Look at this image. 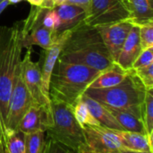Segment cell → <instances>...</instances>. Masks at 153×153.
<instances>
[{
  "label": "cell",
  "mask_w": 153,
  "mask_h": 153,
  "mask_svg": "<svg viewBox=\"0 0 153 153\" xmlns=\"http://www.w3.org/2000/svg\"><path fill=\"white\" fill-rule=\"evenodd\" d=\"M57 60L84 65L99 71H103L115 63L97 28L83 22L70 31Z\"/></svg>",
  "instance_id": "6da1fadb"
},
{
  "label": "cell",
  "mask_w": 153,
  "mask_h": 153,
  "mask_svg": "<svg viewBox=\"0 0 153 153\" xmlns=\"http://www.w3.org/2000/svg\"><path fill=\"white\" fill-rule=\"evenodd\" d=\"M22 22L0 27V116L4 124L16 73L22 60Z\"/></svg>",
  "instance_id": "7a4b0ae2"
},
{
  "label": "cell",
  "mask_w": 153,
  "mask_h": 153,
  "mask_svg": "<svg viewBox=\"0 0 153 153\" xmlns=\"http://www.w3.org/2000/svg\"><path fill=\"white\" fill-rule=\"evenodd\" d=\"M100 72L84 65L57 60L50 76V100L60 101L73 106Z\"/></svg>",
  "instance_id": "3957f363"
},
{
  "label": "cell",
  "mask_w": 153,
  "mask_h": 153,
  "mask_svg": "<svg viewBox=\"0 0 153 153\" xmlns=\"http://www.w3.org/2000/svg\"><path fill=\"white\" fill-rule=\"evenodd\" d=\"M146 90V87L132 69L118 85L108 88H87L84 95L107 107L127 111L142 119Z\"/></svg>",
  "instance_id": "277c9868"
},
{
  "label": "cell",
  "mask_w": 153,
  "mask_h": 153,
  "mask_svg": "<svg viewBox=\"0 0 153 153\" xmlns=\"http://www.w3.org/2000/svg\"><path fill=\"white\" fill-rule=\"evenodd\" d=\"M50 106L53 124L46 132L48 137L78 153L84 143V134L74 115L72 106L56 100H50Z\"/></svg>",
  "instance_id": "5b68a950"
},
{
  "label": "cell",
  "mask_w": 153,
  "mask_h": 153,
  "mask_svg": "<svg viewBox=\"0 0 153 153\" xmlns=\"http://www.w3.org/2000/svg\"><path fill=\"white\" fill-rule=\"evenodd\" d=\"M129 19L126 0H91L83 23L95 27Z\"/></svg>",
  "instance_id": "8992f818"
},
{
  "label": "cell",
  "mask_w": 153,
  "mask_h": 153,
  "mask_svg": "<svg viewBox=\"0 0 153 153\" xmlns=\"http://www.w3.org/2000/svg\"><path fill=\"white\" fill-rule=\"evenodd\" d=\"M46 8L33 6L27 18L22 22V48H32L37 45L44 50H48L55 41L56 36L48 30L42 23V16Z\"/></svg>",
  "instance_id": "52a82bcc"
},
{
  "label": "cell",
  "mask_w": 153,
  "mask_h": 153,
  "mask_svg": "<svg viewBox=\"0 0 153 153\" xmlns=\"http://www.w3.org/2000/svg\"><path fill=\"white\" fill-rule=\"evenodd\" d=\"M84 143L78 153H118L121 140L114 130L101 125L82 126Z\"/></svg>",
  "instance_id": "ba28073f"
},
{
  "label": "cell",
  "mask_w": 153,
  "mask_h": 153,
  "mask_svg": "<svg viewBox=\"0 0 153 153\" xmlns=\"http://www.w3.org/2000/svg\"><path fill=\"white\" fill-rule=\"evenodd\" d=\"M32 104L33 100L30 96L22 79L20 64V68L16 73L11 92L4 131L17 130L19 122Z\"/></svg>",
  "instance_id": "9c48e42d"
},
{
  "label": "cell",
  "mask_w": 153,
  "mask_h": 153,
  "mask_svg": "<svg viewBox=\"0 0 153 153\" xmlns=\"http://www.w3.org/2000/svg\"><path fill=\"white\" fill-rule=\"evenodd\" d=\"M21 72L33 103L47 108H51L50 97L44 93L42 87L41 64L31 60V48L27 49L23 59L21 60Z\"/></svg>",
  "instance_id": "30bf717a"
},
{
  "label": "cell",
  "mask_w": 153,
  "mask_h": 153,
  "mask_svg": "<svg viewBox=\"0 0 153 153\" xmlns=\"http://www.w3.org/2000/svg\"><path fill=\"white\" fill-rule=\"evenodd\" d=\"M134 24L128 21H122L109 24L95 26L112 59L116 63L121 48Z\"/></svg>",
  "instance_id": "8fae6325"
},
{
  "label": "cell",
  "mask_w": 153,
  "mask_h": 153,
  "mask_svg": "<svg viewBox=\"0 0 153 153\" xmlns=\"http://www.w3.org/2000/svg\"><path fill=\"white\" fill-rule=\"evenodd\" d=\"M53 124L51 108L33 103L18 124L17 130L23 134L47 132Z\"/></svg>",
  "instance_id": "7c38bea8"
},
{
  "label": "cell",
  "mask_w": 153,
  "mask_h": 153,
  "mask_svg": "<svg viewBox=\"0 0 153 153\" xmlns=\"http://www.w3.org/2000/svg\"><path fill=\"white\" fill-rule=\"evenodd\" d=\"M70 31H65L58 34L53 44L48 50H44L45 57L43 60V64L41 65V79L44 93L48 96H49V81L52 70L56 62L57 61L62 48L69 36Z\"/></svg>",
  "instance_id": "4fadbf2b"
},
{
  "label": "cell",
  "mask_w": 153,
  "mask_h": 153,
  "mask_svg": "<svg viewBox=\"0 0 153 153\" xmlns=\"http://www.w3.org/2000/svg\"><path fill=\"white\" fill-rule=\"evenodd\" d=\"M142 50L143 49L140 42L139 27L134 25L121 48L116 63L119 65L122 69L126 70H130L132 69L134 62Z\"/></svg>",
  "instance_id": "5bb4252c"
},
{
  "label": "cell",
  "mask_w": 153,
  "mask_h": 153,
  "mask_svg": "<svg viewBox=\"0 0 153 153\" xmlns=\"http://www.w3.org/2000/svg\"><path fill=\"white\" fill-rule=\"evenodd\" d=\"M55 9L59 17V26L56 31V36L82 23L87 14V11L83 7L68 3L58 5L55 7Z\"/></svg>",
  "instance_id": "9a60e30c"
},
{
  "label": "cell",
  "mask_w": 153,
  "mask_h": 153,
  "mask_svg": "<svg viewBox=\"0 0 153 153\" xmlns=\"http://www.w3.org/2000/svg\"><path fill=\"white\" fill-rule=\"evenodd\" d=\"M82 99L86 104V106L89 108L91 115L100 123V124L101 126H104V127L111 129V130L124 131L107 106H103L100 102L96 101L95 99H93L84 94L82 96Z\"/></svg>",
  "instance_id": "2e32d148"
},
{
  "label": "cell",
  "mask_w": 153,
  "mask_h": 153,
  "mask_svg": "<svg viewBox=\"0 0 153 153\" xmlns=\"http://www.w3.org/2000/svg\"><path fill=\"white\" fill-rule=\"evenodd\" d=\"M121 140L122 147L134 151H147L153 153L152 137L140 133L114 130Z\"/></svg>",
  "instance_id": "e0dca14e"
},
{
  "label": "cell",
  "mask_w": 153,
  "mask_h": 153,
  "mask_svg": "<svg viewBox=\"0 0 153 153\" xmlns=\"http://www.w3.org/2000/svg\"><path fill=\"white\" fill-rule=\"evenodd\" d=\"M130 12L129 21L136 26L153 23L152 0H126Z\"/></svg>",
  "instance_id": "ac0fdd59"
},
{
  "label": "cell",
  "mask_w": 153,
  "mask_h": 153,
  "mask_svg": "<svg viewBox=\"0 0 153 153\" xmlns=\"http://www.w3.org/2000/svg\"><path fill=\"white\" fill-rule=\"evenodd\" d=\"M129 70L122 69L117 63L101 71L88 88H108L118 85L126 77Z\"/></svg>",
  "instance_id": "d6986e66"
},
{
  "label": "cell",
  "mask_w": 153,
  "mask_h": 153,
  "mask_svg": "<svg viewBox=\"0 0 153 153\" xmlns=\"http://www.w3.org/2000/svg\"><path fill=\"white\" fill-rule=\"evenodd\" d=\"M108 108L110 111V113L113 115V116L116 118V120L118 122V124H120V126L124 131L147 134L143 120L137 117L136 115L127 111L117 110L110 107Z\"/></svg>",
  "instance_id": "ffe728a7"
},
{
  "label": "cell",
  "mask_w": 153,
  "mask_h": 153,
  "mask_svg": "<svg viewBox=\"0 0 153 153\" xmlns=\"http://www.w3.org/2000/svg\"><path fill=\"white\" fill-rule=\"evenodd\" d=\"M3 142L6 153H25L24 134L20 131H4Z\"/></svg>",
  "instance_id": "44dd1931"
},
{
  "label": "cell",
  "mask_w": 153,
  "mask_h": 153,
  "mask_svg": "<svg viewBox=\"0 0 153 153\" xmlns=\"http://www.w3.org/2000/svg\"><path fill=\"white\" fill-rule=\"evenodd\" d=\"M25 153H44L47 145L46 132H35L24 134Z\"/></svg>",
  "instance_id": "7402d4cb"
},
{
  "label": "cell",
  "mask_w": 153,
  "mask_h": 153,
  "mask_svg": "<svg viewBox=\"0 0 153 153\" xmlns=\"http://www.w3.org/2000/svg\"><path fill=\"white\" fill-rule=\"evenodd\" d=\"M72 107L74 115L82 127L85 125H100L90 112L86 104L82 99V96L74 104Z\"/></svg>",
  "instance_id": "603a6c76"
},
{
  "label": "cell",
  "mask_w": 153,
  "mask_h": 153,
  "mask_svg": "<svg viewBox=\"0 0 153 153\" xmlns=\"http://www.w3.org/2000/svg\"><path fill=\"white\" fill-rule=\"evenodd\" d=\"M142 119L149 137L153 135V88L147 89L143 105Z\"/></svg>",
  "instance_id": "cb8c5ba5"
},
{
  "label": "cell",
  "mask_w": 153,
  "mask_h": 153,
  "mask_svg": "<svg viewBox=\"0 0 153 153\" xmlns=\"http://www.w3.org/2000/svg\"><path fill=\"white\" fill-rule=\"evenodd\" d=\"M42 23L43 25L49 31L55 33L56 36V31L59 26V17L56 9H47L44 12L42 16Z\"/></svg>",
  "instance_id": "d4e9b609"
},
{
  "label": "cell",
  "mask_w": 153,
  "mask_h": 153,
  "mask_svg": "<svg viewBox=\"0 0 153 153\" xmlns=\"http://www.w3.org/2000/svg\"><path fill=\"white\" fill-rule=\"evenodd\" d=\"M138 27L142 49L145 50L153 47V23H146Z\"/></svg>",
  "instance_id": "484cf974"
},
{
  "label": "cell",
  "mask_w": 153,
  "mask_h": 153,
  "mask_svg": "<svg viewBox=\"0 0 153 153\" xmlns=\"http://www.w3.org/2000/svg\"><path fill=\"white\" fill-rule=\"evenodd\" d=\"M136 76L144 85L146 89L153 88V64L147 67L138 68L134 69Z\"/></svg>",
  "instance_id": "4316f807"
},
{
  "label": "cell",
  "mask_w": 153,
  "mask_h": 153,
  "mask_svg": "<svg viewBox=\"0 0 153 153\" xmlns=\"http://www.w3.org/2000/svg\"><path fill=\"white\" fill-rule=\"evenodd\" d=\"M153 64V47L143 50L141 53L138 55L137 59L133 64L132 69H135L138 68L147 67Z\"/></svg>",
  "instance_id": "83f0119b"
},
{
  "label": "cell",
  "mask_w": 153,
  "mask_h": 153,
  "mask_svg": "<svg viewBox=\"0 0 153 153\" xmlns=\"http://www.w3.org/2000/svg\"><path fill=\"white\" fill-rule=\"evenodd\" d=\"M44 153H75L73 151L67 149L66 147L61 145L60 143L53 141L52 139H48L47 141V145L45 148Z\"/></svg>",
  "instance_id": "f1b7e54d"
},
{
  "label": "cell",
  "mask_w": 153,
  "mask_h": 153,
  "mask_svg": "<svg viewBox=\"0 0 153 153\" xmlns=\"http://www.w3.org/2000/svg\"><path fill=\"white\" fill-rule=\"evenodd\" d=\"M66 3H68V4H73V5H79V6H82V7H83V8L87 11L88 8H89V5H90L91 0H67Z\"/></svg>",
  "instance_id": "f546056e"
},
{
  "label": "cell",
  "mask_w": 153,
  "mask_h": 153,
  "mask_svg": "<svg viewBox=\"0 0 153 153\" xmlns=\"http://www.w3.org/2000/svg\"><path fill=\"white\" fill-rule=\"evenodd\" d=\"M41 7H44V8H47V9H54L55 8L52 0H44Z\"/></svg>",
  "instance_id": "4dcf8cb0"
},
{
  "label": "cell",
  "mask_w": 153,
  "mask_h": 153,
  "mask_svg": "<svg viewBox=\"0 0 153 153\" xmlns=\"http://www.w3.org/2000/svg\"><path fill=\"white\" fill-rule=\"evenodd\" d=\"M33 6H41L44 0H26Z\"/></svg>",
  "instance_id": "1f68e13d"
},
{
  "label": "cell",
  "mask_w": 153,
  "mask_h": 153,
  "mask_svg": "<svg viewBox=\"0 0 153 153\" xmlns=\"http://www.w3.org/2000/svg\"><path fill=\"white\" fill-rule=\"evenodd\" d=\"M4 124L2 122L1 116H0V139L4 141Z\"/></svg>",
  "instance_id": "d6a6232c"
},
{
  "label": "cell",
  "mask_w": 153,
  "mask_h": 153,
  "mask_svg": "<svg viewBox=\"0 0 153 153\" xmlns=\"http://www.w3.org/2000/svg\"><path fill=\"white\" fill-rule=\"evenodd\" d=\"M118 153H152V152H147V151H130V150L121 149Z\"/></svg>",
  "instance_id": "836d02e7"
},
{
  "label": "cell",
  "mask_w": 153,
  "mask_h": 153,
  "mask_svg": "<svg viewBox=\"0 0 153 153\" xmlns=\"http://www.w3.org/2000/svg\"><path fill=\"white\" fill-rule=\"evenodd\" d=\"M66 1H67V0H52L53 5H54L55 7H56V6H58V5H63V4H65Z\"/></svg>",
  "instance_id": "e575fe53"
},
{
  "label": "cell",
  "mask_w": 153,
  "mask_h": 153,
  "mask_svg": "<svg viewBox=\"0 0 153 153\" xmlns=\"http://www.w3.org/2000/svg\"><path fill=\"white\" fill-rule=\"evenodd\" d=\"M9 5V3H8V1L7 0H4V1H3L1 4H0V14H1V13L6 8V6Z\"/></svg>",
  "instance_id": "d590c367"
},
{
  "label": "cell",
  "mask_w": 153,
  "mask_h": 153,
  "mask_svg": "<svg viewBox=\"0 0 153 153\" xmlns=\"http://www.w3.org/2000/svg\"><path fill=\"white\" fill-rule=\"evenodd\" d=\"M0 153H6L4 146V142L1 139H0Z\"/></svg>",
  "instance_id": "8d00e7d4"
},
{
  "label": "cell",
  "mask_w": 153,
  "mask_h": 153,
  "mask_svg": "<svg viewBox=\"0 0 153 153\" xmlns=\"http://www.w3.org/2000/svg\"><path fill=\"white\" fill-rule=\"evenodd\" d=\"M9 4H17V3H20L21 1L22 0H7Z\"/></svg>",
  "instance_id": "74e56055"
},
{
  "label": "cell",
  "mask_w": 153,
  "mask_h": 153,
  "mask_svg": "<svg viewBox=\"0 0 153 153\" xmlns=\"http://www.w3.org/2000/svg\"><path fill=\"white\" fill-rule=\"evenodd\" d=\"M3 1H4V0H0V4H1V3H2Z\"/></svg>",
  "instance_id": "f35d334b"
}]
</instances>
